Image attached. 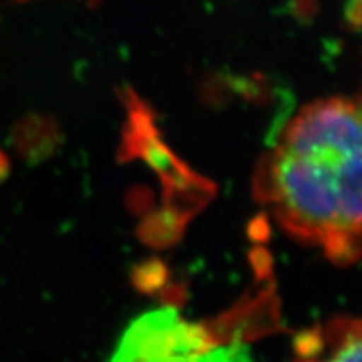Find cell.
Wrapping results in <instances>:
<instances>
[{"label":"cell","mask_w":362,"mask_h":362,"mask_svg":"<svg viewBox=\"0 0 362 362\" xmlns=\"http://www.w3.org/2000/svg\"><path fill=\"white\" fill-rule=\"evenodd\" d=\"M111 362H252L240 346H216L203 325L175 310L144 314L126 330Z\"/></svg>","instance_id":"cell-2"},{"label":"cell","mask_w":362,"mask_h":362,"mask_svg":"<svg viewBox=\"0 0 362 362\" xmlns=\"http://www.w3.org/2000/svg\"><path fill=\"white\" fill-rule=\"evenodd\" d=\"M361 176L359 99L330 96L284 126L255 188L285 233L344 267L361 255Z\"/></svg>","instance_id":"cell-1"},{"label":"cell","mask_w":362,"mask_h":362,"mask_svg":"<svg viewBox=\"0 0 362 362\" xmlns=\"http://www.w3.org/2000/svg\"><path fill=\"white\" fill-rule=\"evenodd\" d=\"M361 324L356 319H337L300 336L296 362H362Z\"/></svg>","instance_id":"cell-3"},{"label":"cell","mask_w":362,"mask_h":362,"mask_svg":"<svg viewBox=\"0 0 362 362\" xmlns=\"http://www.w3.org/2000/svg\"><path fill=\"white\" fill-rule=\"evenodd\" d=\"M361 0H349V11H347V17H349V22L354 24V27L359 25L361 22Z\"/></svg>","instance_id":"cell-4"}]
</instances>
